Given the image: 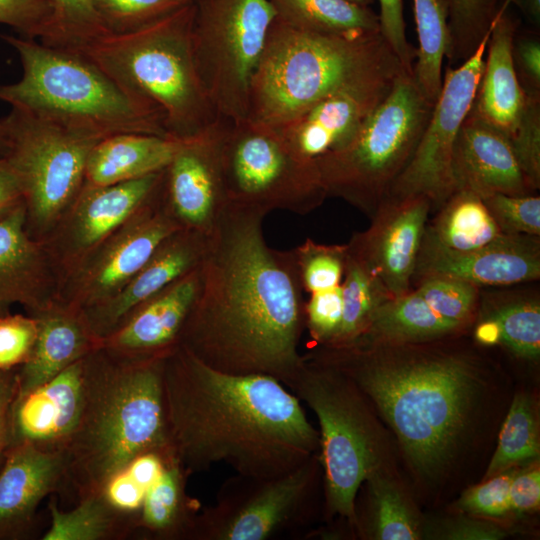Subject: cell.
I'll use <instances>...</instances> for the list:
<instances>
[{
  "mask_svg": "<svg viewBox=\"0 0 540 540\" xmlns=\"http://www.w3.org/2000/svg\"><path fill=\"white\" fill-rule=\"evenodd\" d=\"M267 214L228 204L210 235L179 346L209 367L285 385L303 362V288L293 251L271 248Z\"/></svg>",
  "mask_w": 540,
  "mask_h": 540,
  "instance_id": "6da1fadb",
  "label": "cell"
},
{
  "mask_svg": "<svg viewBox=\"0 0 540 540\" xmlns=\"http://www.w3.org/2000/svg\"><path fill=\"white\" fill-rule=\"evenodd\" d=\"M163 400L170 446L189 475L216 463L271 477L320 449L300 400L277 379L234 375L181 346L164 359Z\"/></svg>",
  "mask_w": 540,
  "mask_h": 540,
  "instance_id": "7a4b0ae2",
  "label": "cell"
},
{
  "mask_svg": "<svg viewBox=\"0 0 540 540\" xmlns=\"http://www.w3.org/2000/svg\"><path fill=\"white\" fill-rule=\"evenodd\" d=\"M456 336L316 346L306 354L351 379L392 427L414 468L431 474L463 435L484 367Z\"/></svg>",
  "mask_w": 540,
  "mask_h": 540,
  "instance_id": "3957f363",
  "label": "cell"
},
{
  "mask_svg": "<svg viewBox=\"0 0 540 540\" xmlns=\"http://www.w3.org/2000/svg\"><path fill=\"white\" fill-rule=\"evenodd\" d=\"M165 357H131L104 347L86 356L84 401L63 452L62 490L76 502L98 492L136 456L171 447Z\"/></svg>",
  "mask_w": 540,
  "mask_h": 540,
  "instance_id": "277c9868",
  "label": "cell"
},
{
  "mask_svg": "<svg viewBox=\"0 0 540 540\" xmlns=\"http://www.w3.org/2000/svg\"><path fill=\"white\" fill-rule=\"evenodd\" d=\"M403 70L380 32L317 34L275 18L253 77L247 118L278 126L333 93L391 83Z\"/></svg>",
  "mask_w": 540,
  "mask_h": 540,
  "instance_id": "5b68a950",
  "label": "cell"
},
{
  "mask_svg": "<svg viewBox=\"0 0 540 540\" xmlns=\"http://www.w3.org/2000/svg\"><path fill=\"white\" fill-rule=\"evenodd\" d=\"M0 38L22 66L19 81L0 84V100L11 107L97 140L118 133L170 137L155 106L128 93L85 55L23 36Z\"/></svg>",
  "mask_w": 540,
  "mask_h": 540,
  "instance_id": "8992f818",
  "label": "cell"
},
{
  "mask_svg": "<svg viewBox=\"0 0 540 540\" xmlns=\"http://www.w3.org/2000/svg\"><path fill=\"white\" fill-rule=\"evenodd\" d=\"M194 2L134 32L109 34L81 54L124 90L155 106L168 135L193 138L218 118L198 78L191 46Z\"/></svg>",
  "mask_w": 540,
  "mask_h": 540,
  "instance_id": "52a82bcc",
  "label": "cell"
},
{
  "mask_svg": "<svg viewBox=\"0 0 540 540\" xmlns=\"http://www.w3.org/2000/svg\"><path fill=\"white\" fill-rule=\"evenodd\" d=\"M433 106L403 70L353 138L315 162L328 197L372 218L410 161Z\"/></svg>",
  "mask_w": 540,
  "mask_h": 540,
  "instance_id": "ba28073f",
  "label": "cell"
},
{
  "mask_svg": "<svg viewBox=\"0 0 540 540\" xmlns=\"http://www.w3.org/2000/svg\"><path fill=\"white\" fill-rule=\"evenodd\" d=\"M316 414L320 425V461L326 514L355 524L360 486L379 470L380 443L365 396L336 368L303 355L284 385Z\"/></svg>",
  "mask_w": 540,
  "mask_h": 540,
  "instance_id": "9c48e42d",
  "label": "cell"
},
{
  "mask_svg": "<svg viewBox=\"0 0 540 540\" xmlns=\"http://www.w3.org/2000/svg\"><path fill=\"white\" fill-rule=\"evenodd\" d=\"M194 5L191 46L198 78L218 117L243 120L276 12L269 0H197Z\"/></svg>",
  "mask_w": 540,
  "mask_h": 540,
  "instance_id": "30bf717a",
  "label": "cell"
},
{
  "mask_svg": "<svg viewBox=\"0 0 540 540\" xmlns=\"http://www.w3.org/2000/svg\"><path fill=\"white\" fill-rule=\"evenodd\" d=\"M219 160L229 204L306 215L328 197L316 164L296 156L273 126L225 120Z\"/></svg>",
  "mask_w": 540,
  "mask_h": 540,
  "instance_id": "8fae6325",
  "label": "cell"
},
{
  "mask_svg": "<svg viewBox=\"0 0 540 540\" xmlns=\"http://www.w3.org/2000/svg\"><path fill=\"white\" fill-rule=\"evenodd\" d=\"M321 469L316 453L281 475L236 473L220 486L214 504L198 512L190 540H269L296 536L310 518Z\"/></svg>",
  "mask_w": 540,
  "mask_h": 540,
  "instance_id": "7c38bea8",
  "label": "cell"
},
{
  "mask_svg": "<svg viewBox=\"0 0 540 540\" xmlns=\"http://www.w3.org/2000/svg\"><path fill=\"white\" fill-rule=\"evenodd\" d=\"M1 121L5 157L21 183L26 210L37 225L48 226L77 198L99 140L14 107Z\"/></svg>",
  "mask_w": 540,
  "mask_h": 540,
  "instance_id": "4fadbf2b",
  "label": "cell"
},
{
  "mask_svg": "<svg viewBox=\"0 0 540 540\" xmlns=\"http://www.w3.org/2000/svg\"><path fill=\"white\" fill-rule=\"evenodd\" d=\"M489 34L465 62L446 68L440 94L419 143L386 198L421 195L430 200L432 210H437L455 192L453 149L483 72Z\"/></svg>",
  "mask_w": 540,
  "mask_h": 540,
  "instance_id": "5bb4252c",
  "label": "cell"
},
{
  "mask_svg": "<svg viewBox=\"0 0 540 540\" xmlns=\"http://www.w3.org/2000/svg\"><path fill=\"white\" fill-rule=\"evenodd\" d=\"M224 121L181 141L164 169L161 207L180 229L210 236L229 204L219 160Z\"/></svg>",
  "mask_w": 540,
  "mask_h": 540,
  "instance_id": "9a60e30c",
  "label": "cell"
},
{
  "mask_svg": "<svg viewBox=\"0 0 540 540\" xmlns=\"http://www.w3.org/2000/svg\"><path fill=\"white\" fill-rule=\"evenodd\" d=\"M431 211L425 196L386 198L370 218V226L347 243L349 254L377 276L392 297L413 289L416 259Z\"/></svg>",
  "mask_w": 540,
  "mask_h": 540,
  "instance_id": "2e32d148",
  "label": "cell"
},
{
  "mask_svg": "<svg viewBox=\"0 0 540 540\" xmlns=\"http://www.w3.org/2000/svg\"><path fill=\"white\" fill-rule=\"evenodd\" d=\"M164 212L161 200L149 206L103 241L83 266L67 306L81 312L114 297L146 264L160 244L179 230Z\"/></svg>",
  "mask_w": 540,
  "mask_h": 540,
  "instance_id": "e0dca14e",
  "label": "cell"
},
{
  "mask_svg": "<svg viewBox=\"0 0 540 540\" xmlns=\"http://www.w3.org/2000/svg\"><path fill=\"white\" fill-rule=\"evenodd\" d=\"M429 277H449L480 288L507 287L540 278V236L502 234L470 251H453L423 239L412 286Z\"/></svg>",
  "mask_w": 540,
  "mask_h": 540,
  "instance_id": "ac0fdd59",
  "label": "cell"
},
{
  "mask_svg": "<svg viewBox=\"0 0 540 540\" xmlns=\"http://www.w3.org/2000/svg\"><path fill=\"white\" fill-rule=\"evenodd\" d=\"M394 81L338 91L273 127L296 156L315 163L353 138Z\"/></svg>",
  "mask_w": 540,
  "mask_h": 540,
  "instance_id": "d6986e66",
  "label": "cell"
},
{
  "mask_svg": "<svg viewBox=\"0 0 540 540\" xmlns=\"http://www.w3.org/2000/svg\"><path fill=\"white\" fill-rule=\"evenodd\" d=\"M210 236L179 229L166 238L138 273L111 299L83 311L101 341L139 305L201 266Z\"/></svg>",
  "mask_w": 540,
  "mask_h": 540,
  "instance_id": "ffe728a7",
  "label": "cell"
},
{
  "mask_svg": "<svg viewBox=\"0 0 540 540\" xmlns=\"http://www.w3.org/2000/svg\"><path fill=\"white\" fill-rule=\"evenodd\" d=\"M85 358L37 388L16 395L11 411L12 445L29 442L63 454L84 401Z\"/></svg>",
  "mask_w": 540,
  "mask_h": 540,
  "instance_id": "44dd1931",
  "label": "cell"
},
{
  "mask_svg": "<svg viewBox=\"0 0 540 540\" xmlns=\"http://www.w3.org/2000/svg\"><path fill=\"white\" fill-rule=\"evenodd\" d=\"M451 171L455 191L469 190L482 199L494 193H535L507 137L471 109L455 140Z\"/></svg>",
  "mask_w": 540,
  "mask_h": 540,
  "instance_id": "7402d4cb",
  "label": "cell"
},
{
  "mask_svg": "<svg viewBox=\"0 0 540 540\" xmlns=\"http://www.w3.org/2000/svg\"><path fill=\"white\" fill-rule=\"evenodd\" d=\"M201 286V266L132 311L100 347L138 358L165 357L179 346Z\"/></svg>",
  "mask_w": 540,
  "mask_h": 540,
  "instance_id": "603a6c76",
  "label": "cell"
},
{
  "mask_svg": "<svg viewBox=\"0 0 540 540\" xmlns=\"http://www.w3.org/2000/svg\"><path fill=\"white\" fill-rule=\"evenodd\" d=\"M63 478L62 453L29 442L12 445L0 468V540L29 538L39 504L62 490Z\"/></svg>",
  "mask_w": 540,
  "mask_h": 540,
  "instance_id": "cb8c5ba5",
  "label": "cell"
},
{
  "mask_svg": "<svg viewBox=\"0 0 540 540\" xmlns=\"http://www.w3.org/2000/svg\"><path fill=\"white\" fill-rule=\"evenodd\" d=\"M164 170L105 186L83 185L73 202L70 238L80 251L100 245L137 213L161 200Z\"/></svg>",
  "mask_w": 540,
  "mask_h": 540,
  "instance_id": "d4e9b609",
  "label": "cell"
},
{
  "mask_svg": "<svg viewBox=\"0 0 540 540\" xmlns=\"http://www.w3.org/2000/svg\"><path fill=\"white\" fill-rule=\"evenodd\" d=\"M520 21L511 6L494 21L488 52L471 110L493 125L507 139L513 134L527 104L513 64L512 45Z\"/></svg>",
  "mask_w": 540,
  "mask_h": 540,
  "instance_id": "484cf974",
  "label": "cell"
},
{
  "mask_svg": "<svg viewBox=\"0 0 540 540\" xmlns=\"http://www.w3.org/2000/svg\"><path fill=\"white\" fill-rule=\"evenodd\" d=\"M37 334L26 361L18 367V392L25 394L54 378L100 347L81 311L48 305L36 312Z\"/></svg>",
  "mask_w": 540,
  "mask_h": 540,
  "instance_id": "4316f807",
  "label": "cell"
},
{
  "mask_svg": "<svg viewBox=\"0 0 540 540\" xmlns=\"http://www.w3.org/2000/svg\"><path fill=\"white\" fill-rule=\"evenodd\" d=\"M26 217L24 201L0 217V309L4 311L13 303L35 312L50 305L43 296V254L27 234Z\"/></svg>",
  "mask_w": 540,
  "mask_h": 540,
  "instance_id": "83f0119b",
  "label": "cell"
},
{
  "mask_svg": "<svg viewBox=\"0 0 540 540\" xmlns=\"http://www.w3.org/2000/svg\"><path fill=\"white\" fill-rule=\"evenodd\" d=\"M181 141L145 133H118L99 140L91 149L85 185L105 186L164 170Z\"/></svg>",
  "mask_w": 540,
  "mask_h": 540,
  "instance_id": "f1b7e54d",
  "label": "cell"
},
{
  "mask_svg": "<svg viewBox=\"0 0 540 540\" xmlns=\"http://www.w3.org/2000/svg\"><path fill=\"white\" fill-rule=\"evenodd\" d=\"M188 477L174 452L170 453L145 494L135 535L151 540H190L200 504L186 492Z\"/></svg>",
  "mask_w": 540,
  "mask_h": 540,
  "instance_id": "f546056e",
  "label": "cell"
},
{
  "mask_svg": "<svg viewBox=\"0 0 540 540\" xmlns=\"http://www.w3.org/2000/svg\"><path fill=\"white\" fill-rule=\"evenodd\" d=\"M466 330L445 319L415 290L383 303L355 343H415L459 335ZM351 345V344H350Z\"/></svg>",
  "mask_w": 540,
  "mask_h": 540,
  "instance_id": "4dcf8cb0",
  "label": "cell"
},
{
  "mask_svg": "<svg viewBox=\"0 0 540 540\" xmlns=\"http://www.w3.org/2000/svg\"><path fill=\"white\" fill-rule=\"evenodd\" d=\"M478 315L491 319L498 343L514 356L537 361L540 356V295L536 289L482 292Z\"/></svg>",
  "mask_w": 540,
  "mask_h": 540,
  "instance_id": "1f68e13d",
  "label": "cell"
},
{
  "mask_svg": "<svg viewBox=\"0 0 540 540\" xmlns=\"http://www.w3.org/2000/svg\"><path fill=\"white\" fill-rule=\"evenodd\" d=\"M426 223L423 239L453 251H470L502 234L482 198L469 190L455 191Z\"/></svg>",
  "mask_w": 540,
  "mask_h": 540,
  "instance_id": "d6a6232c",
  "label": "cell"
},
{
  "mask_svg": "<svg viewBox=\"0 0 540 540\" xmlns=\"http://www.w3.org/2000/svg\"><path fill=\"white\" fill-rule=\"evenodd\" d=\"M276 18L305 32L362 35L380 32L378 14L349 0H269Z\"/></svg>",
  "mask_w": 540,
  "mask_h": 540,
  "instance_id": "836d02e7",
  "label": "cell"
},
{
  "mask_svg": "<svg viewBox=\"0 0 540 540\" xmlns=\"http://www.w3.org/2000/svg\"><path fill=\"white\" fill-rule=\"evenodd\" d=\"M48 511L50 526L42 540H119L134 535L132 524L98 492L79 500L70 510H62L51 497Z\"/></svg>",
  "mask_w": 540,
  "mask_h": 540,
  "instance_id": "e575fe53",
  "label": "cell"
},
{
  "mask_svg": "<svg viewBox=\"0 0 540 540\" xmlns=\"http://www.w3.org/2000/svg\"><path fill=\"white\" fill-rule=\"evenodd\" d=\"M419 47L413 65L414 81L431 103L442 87V63L449 48L446 0H413Z\"/></svg>",
  "mask_w": 540,
  "mask_h": 540,
  "instance_id": "d590c367",
  "label": "cell"
},
{
  "mask_svg": "<svg viewBox=\"0 0 540 540\" xmlns=\"http://www.w3.org/2000/svg\"><path fill=\"white\" fill-rule=\"evenodd\" d=\"M341 290L342 322L330 347L355 342L367 329L376 310L392 298L379 278L349 252Z\"/></svg>",
  "mask_w": 540,
  "mask_h": 540,
  "instance_id": "8d00e7d4",
  "label": "cell"
},
{
  "mask_svg": "<svg viewBox=\"0 0 540 540\" xmlns=\"http://www.w3.org/2000/svg\"><path fill=\"white\" fill-rule=\"evenodd\" d=\"M50 17L42 44L82 53L109 35L92 0H48Z\"/></svg>",
  "mask_w": 540,
  "mask_h": 540,
  "instance_id": "74e56055",
  "label": "cell"
},
{
  "mask_svg": "<svg viewBox=\"0 0 540 540\" xmlns=\"http://www.w3.org/2000/svg\"><path fill=\"white\" fill-rule=\"evenodd\" d=\"M505 0H446L448 7L449 48L446 57L451 65H461L490 33Z\"/></svg>",
  "mask_w": 540,
  "mask_h": 540,
  "instance_id": "f35d334b",
  "label": "cell"
},
{
  "mask_svg": "<svg viewBox=\"0 0 540 540\" xmlns=\"http://www.w3.org/2000/svg\"><path fill=\"white\" fill-rule=\"evenodd\" d=\"M538 456L539 437L535 414L529 398L519 394L514 398L502 425L498 446L485 479Z\"/></svg>",
  "mask_w": 540,
  "mask_h": 540,
  "instance_id": "ab89813d",
  "label": "cell"
},
{
  "mask_svg": "<svg viewBox=\"0 0 540 540\" xmlns=\"http://www.w3.org/2000/svg\"><path fill=\"white\" fill-rule=\"evenodd\" d=\"M368 483L372 510V535L380 540H415L421 536L418 522L400 490L377 470Z\"/></svg>",
  "mask_w": 540,
  "mask_h": 540,
  "instance_id": "60d3db41",
  "label": "cell"
},
{
  "mask_svg": "<svg viewBox=\"0 0 540 540\" xmlns=\"http://www.w3.org/2000/svg\"><path fill=\"white\" fill-rule=\"evenodd\" d=\"M413 289L437 314L466 329L477 318L481 288L472 283L449 277H429L416 283Z\"/></svg>",
  "mask_w": 540,
  "mask_h": 540,
  "instance_id": "b9f144b4",
  "label": "cell"
},
{
  "mask_svg": "<svg viewBox=\"0 0 540 540\" xmlns=\"http://www.w3.org/2000/svg\"><path fill=\"white\" fill-rule=\"evenodd\" d=\"M292 251L304 292L312 294L341 285L347 244H321L308 238Z\"/></svg>",
  "mask_w": 540,
  "mask_h": 540,
  "instance_id": "7bdbcfd3",
  "label": "cell"
},
{
  "mask_svg": "<svg viewBox=\"0 0 540 540\" xmlns=\"http://www.w3.org/2000/svg\"><path fill=\"white\" fill-rule=\"evenodd\" d=\"M110 34L142 29L175 12L186 0H92Z\"/></svg>",
  "mask_w": 540,
  "mask_h": 540,
  "instance_id": "ee69618b",
  "label": "cell"
},
{
  "mask_svg": "<svg viewBox=\"0 0 540 540\" xmlns=\"http://www.w3.org/2000/svg\"><path fill=\"white\" fill-rule=\"evenodd\" d=\"M504 234L540 236V197L494 193L482 199Z\"/></svg>",
  "mask_w": 540,
  "mask_h": 540,
  "instance_id": "f6af8a7d",
  "label": "cell"
},
{
  "mask_svg": "<svg viewBox=\"0 0 540 540\" xmlns=\"http://www.w3.org/2000/svg\"><path fill=\"white\" fill-rule=\"evenodd\" d=\"M530 187L540 188V99L528 97L524 112L508 139Z\"/></svg>",
  "mask_w": 540,
  "mask_h": 540,
  "instance_id": "bcb514c9",
  "label": "cell"
},
{
  "mask_svg": "<svg viewBox=\"0 0 540 540\" xmlns=\"http://www.w3.org/2000/svg\"><path fill=\"white\" fill-rule=\"evenodd\" d=\"M341 285L310 294L305 302V328L316 346H328L335 340L342 322Z\"/></svg>",
  "mask_w": 540,
  "mask_h": 540,
  "instance_id": "7dc6e473",
  "label": "cell"
},
{
  "mask_svg": "<svg viewBox=\"0 0 540 540\" xmlns=\"http://www.w3.org/2000/svg\"><path fill=\"white\" fill-rule=\"evenodd\" d=\"M516 473L515 469H507L471 487L461 496L457 506L463 511L482 516L504 515L511 510L509 489Z\"/></svg>",
  "mask_w": 540,
  "mask_h": 540,
  "instance_id": "c3c4849f",
  "label": "cell"
},
{
  "mask_svg": "<svg viewBox=\"0 0 540 540\" xmlns=\"http://www.w3.org/2000/svg\"><path fill=\"white\" fill-rule=\"evenodd\" d=\"M37 334L35 317L0 316V369L17 368L28 358Z\"/></svg>",
  "mask_w": 540,
  "mask_h": 540,
  "instance_id": "681fc988",
  "label": "cell"
},
{
  "mask_svg": "<svg viewBox=\"0 0 540 540\" xmlns=\"http://www.w3.org/2000/svg\"><path fill=\"white\" fill-rule=\"evenodd\" d=\"M512 58L525 94L540 99V41L536 30H520L518 27L513 39Z\"/></svg>",
  "mask_w": 540,
  "mask_h": 540,
  "instance_id": "f907efd6",
  "label": "cell"
},
{
  "mask_svg": "<svg viewBox=\"0 0 540 540\" xmlns=\"http://www.w3.org/2000/svg\"><path fill=\"white\" fill-rule=\"evenodd\" d=\"M50 17L48 0H0V24L27 38H40Z\"/></svg>",
  "mask_w": 540,
  "mask_h": 540,
  "instance_id": "816d5d0a",
  "label": "cell"
},
{
  "mask_svg": "<svg viewBox=\"0 0 540 540\" xmlns=\"http://www.w3.org/2000/svg\"><path fill=\"white\" fill-rule=\"evenodd\" d=\"M378 2L380 33L399 59L403 69L412 73L417 49L406 37L403 0H378Z\"/></svg>",
  "mask_w": 540,
  "mask_h": 540,
  "instance_id": "f5cc1de1",
  "label": "cell"
},
{
  "mask_svg": "<svg viewBox=\"0 0 540 540\" xmlns=\"http://www.w3.org/2000/svg\"><path fill=\"white\" fill-rule=\"evenodd\" d=\"M18 392V367L0 369V468L12 445L11 411Z\"/></svg>",
  "mask_w": 540,
  "mask_h": 540,
  "instance_id": "db71d44e",
  "label": "cell"
},
{
  "mask_svg": "<svg viewBox=\"0 0 540 540\" xmlns=\"http://www.w3.org/2000/svg\"><path fill=\"white\" fill-rule=\"evenodd\" d=\"M511 510L523 513L538 509L540 503V472L534 467L516 473L509 489Z\"/></svg>",
  "mask_w": 540,
  "mask_h": 540,
  "instance_id": "11a10c76",
  "label": "cell"
},
{
  "mask_svg": "<svg viewBox=\"0 0 540 540\" xmlns=\"http://www.w3.org/2000/svg\"><path fill=\"white\" fill-rule=\"evenodd\" d=\"M440 535L454 540H497L505 537L506 532L490 522L462 518L447 524Z\"/></svg>",
  "mask_w": 540,
  "mask_h": 540,
  "instance_id": "9f6ffc18",
  "label": "cell"
},
{
  "mask_svg": "<svg viewBox=\"0 0 540 540\" xmlns=\"http://www.w3.org/2000/svg\"><path fill=\"white\" fill-rule=\"evenodd\" d=\"M24 201L21 183L4 156L0 158V217Z\"/></svg>",
  "mask_w": 540,
  "mask_h": 540,
  "instance_id": "6f0895ef",
  "label": "cell"
},
{
  "mask_svg": "<svg viewBox=\"0 0 540 540\" xmlns=\"http://www.w3.org/2000/svg\"><path fill=\"white\" fill-rule=\"evenodd\" d=\"M513 5H517L528 21L539 27L540 23V0H515Z\"/></svg>",
  "mask_w": 540,
  "mask_h": 540,
  "instance_id": "680465c9",
  "label": "cell"
},
{
  "mask_svg": "<svg viewBox=\"0 0 540 540\" xmlns=\"http://www.w3.org/2000/svg\"><path fill=\"white\" fill-rule=\"evenodd\" d=\"M7 153V140L4 131L3 123L0 119V158L4 157Z\"/></svg>",
  "mask_w": 540,
  "mask_h": 540,
  "instance_id": "91938a15",
  "label": "cell"
},
{
  "mask_svg": "<svg viewBox=\"0 0 540 540\" xmlns=\"http://www.w3.org/2000/svg\"><path fill=\"white\" fill-rule=\"evenodd\" d=\"M349 1H352L354 3L360 4L363 6H370L371 4L374 3L375 0H349Z\"/></svg>",
  "mask_w": 540,
  "mask_h": 540,
  "instance_id": "94428289",
  "label": "cell"
},
{
  "mask_svg": "<svg viewBox=\"0 0 540 540\" xmlns=\"http://www.w3.org/2000/svg\"><path fill=\"white\" fill-rule=\"evenodd\" d=\"M515 0H505L504 1V5H503V9L509 7V6H512L514 4Z\"/></svg>",
  "mask_w": 540,
  "mask_h": 540,
  "instance_id": "6125c7cd",
  "label": "cell"
},
{
  "mask_svg": "<svg viewBox=\"0 0 540 540\" xmlns=\"http://www.w3.org/2000/svg\"><path fill=\"white\" fill-rule=\"evenodd\" d=\"M7 314L6 311L0 309V316Z\"/></svg>",
  "mask_w": 540,
  "mask_h": 540,
  "instance_id": "be15d7a7",
  "label": "cell"
},
{
  "mask_svg": "<svg viewBox=\"0 0 540 540\" xmlns=\"http://www.w3.org/2000/svg\"><path fill=\"white\" fill-rule=\"evenodd\" d=\"M187 2H196L197 0H186Z\"/></svg>",
  "mask_w": 540,
  "mask_h": 540,
  "instance_id": "e7e4bbea",
  "label": "cell"
}]
</instances>
